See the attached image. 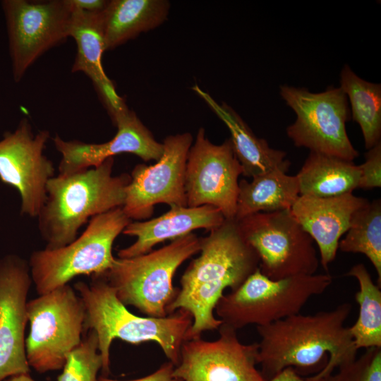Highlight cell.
Returning a JSON list of instances; mask_svg holds the SVG:
<instances>
[{
	"instance_id": "obj_1",
	"label": "cell",
	"mask_w": 381,
	"mask_h": 381,
	"mask_svg": "<svg viewBox=\"0 0 381 381\" xmlns=\"http://www.w3.org/2000/svg\"><path fill=\"white\" fill-rule=\"evenodd\" d=\"M200 255L183 272L181 287L167 309L188 311L193 324L186 339L200 338L207 330L218 329L222 322L214 315L215 306L230 288L236 289L259 267V258L244 238L238 221L225 219L207 236L200 238Z\"/></svg>"
},
{
	"instance_id": "obj_2",
	"label": "cell",
	"mask_w": 381,
	"mask_h": 381,
	"mask_svg": "<svg viewBox=\"0 0 381 381\" xmlns=\"http://www.w3.org/2000/svg\"><path fill=\"white\" fill-rule=\"evenodd\" d=\"M351 304L343 303L329 311L298 313L264 326H257L258 364L266 381L284 369H314L322 365L327 374L353 361L358 349L344 323Z\"/></svg>"
},
{
	"instance_id": "obj_3",
	"label": "cell",
	"mask_w": 381,
	"mask_h": 381,
	"mask_svg": "<svg viewBox=\"0 0 381 381\" xmlns=\"http://www.w3.org/2000/svg\"><path fill=\"white\" fill-rule=\"evenodd\" d=\"M74 289L85 309L84 331L93 330L97 334L104 377L109 373L110 347L114 339L134 345L155 341L169 361L174 365L179 363L181 346L193 324L188 311L179 309L164 318L136 315L118 298L102 274L92 275L90 284L75 283Z\"/></svg>"
},
{
	"instance_id": "obj_4",
	"label": "cell",
	"mask_w": 381,
	"mask_h": 381,
	"mask_svg": "<svg viewBox=\"0 0 381 381\" xmlns=\"http://www.w3.org/2000/svg\"><path fill=\"white\" fill-rule=\"evenodd\" d=\"M114 163L110 157L98 167L58 174L48 181L46 200L37 217L44 248L66 246L89 219L122 207L131 175L113 176Z\"/></svg>"
},
{
	"instance_id": "obj_5",
	"label": "cell",
	"mask_w": 381,
	"mask_h": 381,
	"mask_svg": "<svg viewBox=\"0 0 381 381\" xmlns=\"http://www.w3.org/2000/svg\"><path fill=\"white\" fill-rule=\"evenodd\" d=\"M200 251V238L190 233L157 250L129 258H115L102 274L118 298L147 317L164 318L178 293L173 278L181 264Z\"/></svg>"
},
{
	"instance_id": "obj_6",
	"label": "cell",
	"mask_w": 381,
	"mask_h": 381,
	"mask_svg": "<svg viewBox=\"0 0 381 381\" xmlns=\"http://www.w3.org/2000/svg\"><path fill=\"white\" fill-rule=\"evenodd\" d=\"M131 222L117 207L92 217L84 231L66 246L32 252L28 264L37 294L68 284L78 276L106 272L116 258L113 243Z\"/></svg>"
},
{
	"instance_id": "obj_7",
	"label": "cell",
	"mask_w": 381,
	"mask_h": 381,
	"mask_svg": "<svg viewBox=\"0 0 381 381\" xmlns=\"http://www.w3.org/2000/svg\"><path fill=\"white\" fill-rule=\"evenodd\" d=\"M329 274L272 280L258 267L236 289L224 294L214 310L222 322L236 330L255 324L264 326L300 313L307 301L329 286Z\"/></svg>"
},
{
	"instance_id": "obj_8",
	"label": "cell",
	"mask_w": 381,
	"mask_h": 381,
	"mask_svg": "<svg viewBox=\"0 0 381 381\" xmlns=\"http://www.w3.org/2000/svg\"><path fill=\"white\" fill-rule=\"evenodd\" d=\"M27 314L29 365L40 373L63 368L67 355L83 339L85 309L82 299L66 284L28 301Z\"/></svg>"
},
{
	"instance_id": "obj_9",
	"label": "cell",
	"mask_w": 381,
	"mask_h": 381,
	"mask_svg": "<svg viewBox=\"0 0 381 381\" xmlns=\"http://www.w3.org/2000/svg\"><path fill=\"white\" fill-rule=\"evenodd\" d=\"M279 94L296 115L295 122L286 128L294 145L347 161L358 157L347 135L346 123L351 111L339 87L312 92L305 87L283 85Z\"/></svg>"
},
{
	"instance_id": "obj_10",
	"label": "cell",
	"mask_w": 381,
	"mask_h": 381,
	"mask_svg": "<svg viewBox=\"0 0 381 381\" xmlns=\"http://www.w3.org/2000/svg\"><path fill=\"white\" fill-rule=\"evenodd\" d=\"M257 253L261 272L272 280L315 274L319 266L314 241L290 210L258 212L237 220Z\"/></svg>"
},
{
	"instance_id": "obj_11",
	"label": "cell",
	"mask_w": 381,
	"mask_h": 381,
	"mask_svg": "<svg viewBox=\"0 0 381 381\" xmlns=\"http://www.w3.org/2000/svg\"><path fill=\"white\" fill-rule=\"evenodd\" d=\"M1 7L17 83L40 56L70 37L73 9L68 0H4Z\"/></svg>"
},
{
	"instance_id": "obj_12",
	"label": "cell",
	"mask_w": 381,
	"mask_h": 381,
	"mask_svg": "<svg viewBox=\"0 0 381 381\" xmlns=\"http://www.w3.org/2000/svg\"><path fill=\"white\" fill-rule=\"evenodd\" d=\"M241 174L243 169L230 139L214 144L206 137L204 128H200L186 161L187 207L211 205L225 219H235Z\"/></svg>"
},
{
	"instance_id": "obj_13",
	"label": "cell",
	"mask_w": 381,
	"mask_h": 381,
	"mask_svg": "<svg viewBox=\"0 0 381 381\" xmlns=\"http://www.w3.org/2000/svg\"><path fill=\"white\" fill-rule=\"evenodd\" d=\"M193 143L188 132L170 135L164 140L163 154L155 164L135 166L122 206L131 221L147 219L159 203L187 207L185 171Z\"/></svg>"
},
{
	"instance_id": "obj_14",
	"label": "cell",
	"mask_w": 381,
	"mask_h": 381,
	"mask_svg": "<svg viewBox=\"0 0 381 381\" xmlns=\"http://www.w3.org/2000/svg\"><path fill=\"white\" fill-rule=\"evenodd\" d=\"M49 138L47 130L34 133L24 118L0 140V180L18 190L20 214L32 218L44 205L47 183L54 176V164L44 154Z\"/></svg>"
},
{
	"instance_id": "obj_15",
	"label": "cell",
	"mask_w": 381,
	"mask_h": 381,
	"mask_svg": "<svg viewBox=\"0 0 381 381\" xmlns=\"http://www.w3.org/2000/svg\"><path fill=\"white\" fill-rule=\"evenodd\" d=\"M210 341L186 340L173 374L182 381H266L258 365V343L242 344L236 330L222 324Z\"/></svg>"
},
{
	"instance_id": "obj_16",
	"label": "cell",
	"mask_w": 381,
	"mask_h": 381,
	"mask_svg": "<svg viewBox=\"0 0 381 381\" xmlns=\"http://www.w3.org/2000/svg\"><path fill=\"white\" fill-rule=\"evenodd\" d=\"M32 283L28 261L13 254L0 259V381L30 371L25 330Z\"/></svg>"
},
{
	"instance_id": "obj_17",
	"label": "cell",
	"mask_w": 381,
	"mask_h": 381,
	"mask_svg": "<svg viewBox=\"0 0 381 381\" xmlns=\"http://www.w3.org/2000/svg\"><path fill=\"white\" fill-rule=\"evenodd\" d=\"M111 120L117 128L116 133L103 143L67 141L56 135L53 142L61 155L59 174L68 175L98 167L108 158L123 152L133 154L144 162H157L161 158L163 143L156 140L133 111L127 107Z\"/></svg>"
},
{
	"instance_id": "obj_18",
	"label": "cell",
	"mask_w": 381,
	"mask_h": 381,
	"mask_svg": "<svg viewBox=\"0 0 381 381\" xmlns=\"http://www.w3.org/2000/svg\"><path fill=\"white\" fill-rule=\"evenodd\" d=\"M369 201L352 193L335 197L300 195L290 211L316 242L325 271L334 260L339 239L347 232L353 213Z\"/></svg>"
},
{
	"instance_id": "obj_19",
	"label": "cell",
	"mask_w": 381,
	"mask_h": 381,
	"mask_svg": "<svg viewBox=\"0 0 381 381\" xmlns=\"http://www.w3.org/2000/svg\"><path fill=\"white\" fill-rule=\"evenodd\" d=\"M225 218L211 205L196 207L172 206L164 214L146 221L131 222L123 234L136 237L131 246L118 252L119 258H129L147 253L166 240H174L198 229L209 231L220 226Z\"/></svg>"
},
{
	"instance_id": "obj_20",
	"label": "cell",
	"mask_w": 381,
	"mask_h": 381,
	"mask_svg": "<svg viewBox=\"0 0 381 381\" xmlns=\"http://www.w3.org/2000/svg\"><path fill=\"white\" fill-rule=\"evenodd\" d=\"M102 12L90 13L73 9L70 37L75 42L77 52L72 71L83 72L91 80L102 103L112 119L127 105L118 95L113 82L102 66V56L105 47Z\"/></svg>"
},
{
	"instance_id": "obj_21",
	"label": "cell",
	"mask_w": 381,
	"mask_h": 381,
	"mask_svg": "<svg viewBox=\"0 0 381 381\" xmlns=\"http://www.w3.org/2000/svg\"><path fill=\"white\" fill-rule=\"evenodd\" d=\"M191 89L228 128L234 152L243 169V175L252 179L273 170L287 172L291 162L286 153L270 147L257 137L240 115L225 102H217L208 92L195 84Z\"/></svg>"
},
{
	"instance_id": "obj_22",
	"label": "cell",
	"mask_w": 381,
	"mask_h": 381,
	"mask_svg": "<svg viewBox=\"0 0 381 381\" xmlns=\"http://www.w3.org/2000/svg\"><path fill=\"white\" fill-rule=\"evenodd\" d=\"M169 9L167 0L109 1L102 12L105 51L157 28L167 20Z\"/></svg>"
},
{
	"instance_id": "obj_23",
	"label": "cell",
	"mask_w": 381,
	"mask_h": 381,
	"mask_svg": "<svg viewBox=\"0 0 381 381\" xmlns=\"http://www.w3.org/2000/svg\"><path fill=\"white\" fill-rule=\"evenodd\" d=\"M239 191L235 219L240 220L258 212L290 210L300 196L296 176L273 170L238 182Z\"/></svg>"
},
{
	"instance_id": "obj_24",
	"label": "cell",
	"mask_w": 381,
	"mask_h": 381,
	"mask_svg": "<svg viewBox=\"0 0 381 381\" xmlns=\"http://www.w3.org/2000/svg\"><path fill=\"white\" fill-rule=\"evenodd\" d=\"M296 176L300 195L329 198L358 188L360 169L351 161L310 152Z\"/></svg>"
},
{
	"instance_id": "obj_25",
	"label": "cell",
	"mask_w": 381,
	"mask_h": 381,
	"mask_svg": "<svg viewBox=\"0 0 381 381\" xmlns=\"http://www.w3.org/2000/svg\"><path fill=\"white\" fill-rule=\"evenodd\" d=\"M339 81L350 102L351 116L359 125L369 150L381 142V85L363 80L346 64Z\"/></svg>"
},
{
	"instance_id": "obj_26",
	"label": "cell",
	"mask_w": 381,
	"mask_h": 381,
	"mask_svg": "<svg viewBox=\"0 0 381 381\" xmlns=\"http://www.w3.org/2000/svg\"><path fill=\"white\" fill-rule=\"evenodd\" d=\"M346 276L356 278L359 291L355 300L359 306L356 322L349 327L356 348H381V291L362 263L353 266Z\"/></svg>"
},
{
	"instance_id": "obj_27",
	"label": "cell",
	"mask_w": 381,
	"mask_h": 381,
	"mask_svg": "<svg viewBox=\"0 0 381 381\" xmlns=\"http://www.w3.org/2000/svg\"><path fill=\"white\" fill-rule=\"evenodd\" d=\"M345 253H363L374 266L381 287V201L368 202L356 210L344 238L339 243Z\"/></svg>"
},
{
	"instance_id": "obj_28",
	"label": "cell",
	"mask_w": 381,
	"mask_h": 381,
	"mask_svg": "<svg viewBox=\"0 0 381 381\" xmlns=\"http://www.w3.org/2000/svg\"><path fill=\"white\" fill-rule=\"evenodd\" d=\"M66 356L63 372L57 381H98L97 373L102 368L98 339L93 330Z\"/></svg>"
},
{
	"instance_id": "obj_29",
	"label": "cell",
	"mask_w": 381,
	"mask_h": 381,
	"mask_svg": "<svg viewBox=\"0 0 381 381\" xmlns=\"http://www.w3.org/2000/svg\"><path fill=\"white\" fill-rule=\"evenodd\" d=\"M366 349L358 358L339 367L325 381H381V348Z\"/></svg>"
},
{
	"instance_id": "obj_30",
	"label": "cell",
	"mask_w": 381,
	"mask_h": 381,
	"mask_svg": "<svg viewBox=\"0 0 381 381\" xmlns=\"http://www.w3.org/2000/svg\"><path fill=\"white\" fill-rule=\"evenodd\" d=\"M360 179L358 188L371 189L381 186V142L368 150L365 162L358 165Z\"/></svg>"
},
{
	"instance_id": "obj_31",
	"label": "cell",
	"mask_w": 381,
	"mask_h": 381,
	"mask_svg": "<svg viewBox=\"0 0 381 381\" xmlns=\"http://www.w3.org/2000/svg\"><path fill=\"white\" fill-rule=\"evenodd\" d=\"M174 365L170 362H166L162 364L154 373L135 380H117L107 378V377H100L98 381H182L181 379L174 375L173 372Z\"/></svg>"
},
{
	"instance_id": "obj_32",
	"label": "cell",
	"mask_w": 381,
	"mask_h": 381,
	"mask_svg": "<svg viewBox=\"0 0 381 381\" xmlns=\"http://www.w3.org/2000/svg\"><path fill=\"white\" fill-rule=\"evenodd\" d=\"M326 377L318 372L312 377L303 378L294 368L288 367L269 381H325Z\"/></svg>"
},
{
	"instance_id": "obj_33",
	"label": "cell",
	"mask_w": 381,
	"mask_h": 381,
	"mask_svg": "<svg viewBox=\"0 0 381 381\" xmlns=\"http://www.w3.org/2000/svg\"><path fill=\"white\" fill-rule=\"evenodd\" d=\"M73 9L90 13H100L108 4L107 0H68Z\"/></svg>"
},
{
	"instance_id": "obj_34",
	"label": "cell",
	"mask_w": 381,
	"mask_h": 381,
	"mask_svg": "<svg viewBox=\"0 0 381 381\" xmlns=\"http://www.w3.org/2000/svg\"><path fill=\"white\" fill-rule=\"evenodd\" d=\"M5 381H35L29 373L19 374L8 377Z\"/></svg>"
}]
</instances>
